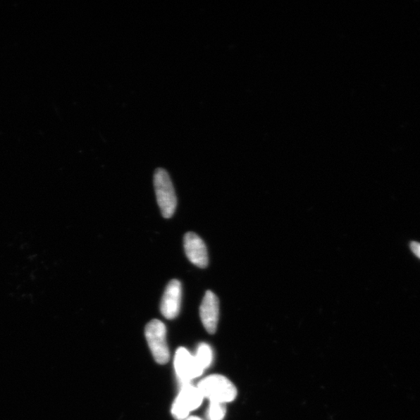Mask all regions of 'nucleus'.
I'll return each instance as SVG.
<instances>
[{
  "label": "nucleus",
  "mask_w": 420,
  "mask_h": 420,
  "mask_svg": "<svg viewBox=\"0 0 420 420\" xmlns=\"http://www.w3.org/2000/svg\"><path fill=\"white\" fill-rule=\"evenodd\" d=\"M184 249L186 257L192 264L204 268L208 266L209 258L204 241L193 232H187L184 237Z\"/></svg>",
  "instance_id": "0eeeda50"
},
{
  "label": "nucleus",
  "mask_w": 420,
  "mask_h": 420,
  "mask_svg": "<svg viewBox=\"0 0 420 420\" xmlns=\"http://www.w3.org/2000/svg\"><path fill=\"white\" fill-rule=\"evenodd\" d=\"M207 415L209 420H223L226 415L225 404L210 402Z\"/></svg>",
  "instance_id": "9d476101"
},
{
  "label": "nucleus",
  "mask_w": 420,
  "mask_h": 420,
  "mask_svg": "<svg viewBox=\"0 0 420 420\" xmlns=\"http://www.w3.org/2000/svg\"><path fill=\"white\" fill-rule=\"evenodd\" d=\"M197 363L202 370L208 369L213 362V350L206 343H201L197 349V354L194 356Z\"/></svg>",
  "instance_id": "1a4fd4ad"
},
{
  "label": "nucleus",
  "mask_w": 420,
  "mask_h": 420,
  "mask_svg": "<svg viewBox=\"0 0 420 420\" xmlns=\"http://www.w3.org/2000/svg\"><path fill=\"white\" fill-rule=\"evenodd\" d=\"M157 204L164 218H171L177 206V197L173 184L166 170L157 168L154 176Z\"/></svg>",
  "instance_id": "f03ea898"
},
{
  "label": "nucleus",
  "mask_w": 420,
  "mask_h": 420,
  "mask_svg": "<svg viewBox=\"0 0 420 420\" xmlns=\"http://www.w3.org/2000/svg\"><path fill=\"white\" fill-rule=\"evenodd\" d=\"M200 317L206 331L214 334L219 321V299L214 292H206L200 306Z\"/></svg>",
  "instance_id": "6e6552de"
},
{
  "label": "nucleus",
  "mask_w": 420,
  "mask_h": 420,
  "mask_svg": "<svg viewBox=\"0 0 420 420\" xmlns=\"http://www.w3.org/2000/svg\"><path fill=\"white\" fill-rule=\"evenodd\" d=\"M182 284L178 280H172L165 289L161 303V311L164 318L174 319L181 309Z\"/></svg>",
  "instance_id": "423d86ee"
},
{
  "label": "nucleus",
  "mask_w": 420,
  "mask_h": 420,
  "mask_svg": "<svg viewBox=\"0 0 420 420\" xmlns=\"http://www.w3.org/2000/svg\"><path fill=\"white\" fill-rule=\"evenodd\" d=\"M202 396L210 402L227 403L234 401L237 388L232 382L222 375L214 374L202 379L197 387Z\"/></svg>",
  "instance_id": "f257e3e1"
},
{
  "label": "nucleus",
  "mask_w": 420,
  "mask_h": 420,
  "mask_svg": "<svg viewBox=\"0 0 420 420\" xmlns=\"http://www.w3.org/2000/svg\"><path fill=\"white\" fill-rule=\"evenodd\" d=\"M148 346L156 363L165 364L169 362L170 352L167 343V328L162 321L154 319L145 328Z\"/></svg>",
  "instance_id": "7ed1b4c3"
},
{
  "label": "nucleus",
  "mask_w": 420,
  "mask_h": 420,
  "mask_svg": "<svg viewBox=\"0 0 420 420\" xmlns=\"http://www.w3.org/2000/svg\"><path fill=\"white\" fill-rule=\"evenodd\" d=\"M175 369L181 385L190 383L204 373L196 358L185 348L178 349L175 358Z\"/></svg>",
  "instance_id": "39448f33"
},
{
  "label": "nucleus",
  "mask_w": 420,
  "mask_h": 420,
  "mask_svg": "<svg viewBox=\"0 0 420 420\" xmlns=\"http://www.w3.org/2000/svg\"><path fill=\"white\" fill-rule=\"evenodd\" d=\"M181 391L172 406L171 414L177 420H183L189 416L190 412L198 409L204 400L198 388L190 383L181 385Z\"/></svg>",
  "instance_id": "20e7f679"
},
{
  "label": "nucleus",
  "mask_w": 420,
  "mask_h": 420,
  "mask_svg": "<svg viewBox=\"0 0 420 420\" xmlns=\"http://www.w3.org/2000/svg\"><path fill=\"white\" fill-rule=\"evenodd\" d=\"M410 249L415 256L420 259V243L419 242H412L410 244Z\"/></svg>",
  "instance_id": "9b49d317"
},
{
  "label": "nucleus",
  "mask_w": 420,
  "mask_h": 420,
  "mask_svg": "<svg viewBox=\"0 0 420 420\" xmlns=\"http://www.w3.org/2000/svg\"><path fill=\"white\" fill-rule=\"evenodd\" d=\"M187 420H202V419L198 417H190L189 419H187Z\"/></svg>",
  "instance_id": "f8f14e48"
}]
</instances>
